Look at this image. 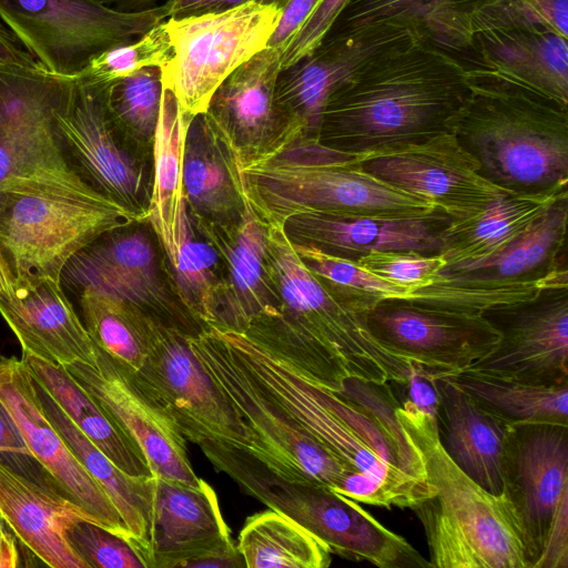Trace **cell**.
<instances>
[{
  "mask_svg": "<svg viewBox=\"0 0 568 568\" xmlns=\"http://www.w3.org/2000/svg\"><path fill=\"white\" fill-rule=\"evenodd\" d=\"M216 331L272 396L352 475L336 491L357 503L410 508L433 489L398 422L390 382L348 377L339 393L304 377L244 335Z\"/></svg>",
  "mask_w": 568,
  "mask_h": 568,
  "instance_id": "obj_1",
  "label": "cell"
},
{
  "mask_svg": "<svg viewBox=\"0 0 568 568\" xmlns=\"http://www.w3.org/2000/svg\"><path fill=\"white\" fill-rule=\"evenodd\" d=\"M470 85L460 59L428 40L381 51L328 98L323 145L358 156L452 132Z\"/></svg>",
  "mask_w": 568,
  "mask_h": 568,
  "instance_id": "obj_2",
  "label": "cell"
},
{
  "mask_svg": "<svg viewBox=\"0 0 568 568\" xmlns=\"http://www.w3.org/2000/svg\"><path fill=\"white\" fill-rule=\"evenodd\" d=\"M266 244L276 313L255 320L240 334L332 392L343 390L351 376L374 383L407 382L410 365L383 348L363 318L331 295L283 227H267Z\"/></svg>",
  "mask_w": 568,
  "mask_h": 568,
  "instance_id": "obj_3",
  "label": "cell"
},
{
  "mask_svg": "<svg viewBox=\"0 0 568 568\" xmlns=\"http://www.w3.org/2000/svg\"><path fill=\"white\" fill-rule=\"evenodd\" d=\"M467 78L470 93L452 133L479 175L516 195L568 194V105L509 83Z\"/></svg>",
  "mask_w": 568,
  "mask_h": 568,
  "instance_id": "obj_4",
  "label": "cell"
},
{
  "mask_svg": "<svg viewBox=\"0 0 568 568\" xmlns=\"http://www.w3.org/2000/svg\"><path fill=\"white\" fill-rule=\"evenodd\" d=\"M433 488L413 505L434 568H529L521 528L504 494L494 495L463 471L444 449L437 416L408 402L395 409Z\"/></svg>",
  "mask_w": 568,
  "mask_h": 568,
  "instance_id": "obj_5",
  "label": "cell"
},
{
  "mask_svg": "<svg viewBox=\"0 0 568 568\" xmlns=\"http://www.w3.org/2000/svg\"><path fill=\"white\" fill-rule=\"evenodd\" d=\"M237 166L247 209L267 227L306 212L407 219L438 209L361 171L354 155L301 134Z\"/></svg>",
  "mask_w": 568,
  "mask_h": 568,
  "instance_id": "obj_6",
  "label": "cell"
},
{
  "mask_svg": "<svg viewBox=\"0 0 568 568\" xmlns=\"http://www.w3.org/2000/svg\"><path fill=\"white\" fill-rule=\"evenodd\" d=\"M195 355L255 435L252 452L281 475L337 491L352 471L272 396L221 335L191 337Z\"/></svg>",
  "mask_w": 568,
  "mask_h": 568,
  "instance_id": "obj_7",
  "label": "cell"
},
{
  "mask_svg": "<svg viewBox=\"0 0 568 568\" xmlns=\"http://www.w3.org/2000/svg\"><path fill=\"white\" fill-rule=\"evenodd\" d=\"M166 18L165 3L124 12L98 0H0V19L21 45L48 72L67 79Z\"/></svg>",
  "mask_w": 568,
  "mask_h": 568,
  "instance_id": "obj_8",
  "label": "cell"
},
{
  "mask_svg": "<svg viewBox=\"0 0 568 568\" xmlns=\"http://www.w3.org/2000/svg\"><path fill=\"white\" fill-rule=\"evenodd\" d=\"M281 9L250 2L217 13L165 20L173 55L162 65L164 89L194 116L219 85L267 47Z\"/></svg>",
  "mask_w": 568,
  "mask_h": 568,
  "instance_id": "obj_9",
  "label": "cell"
},
{
  "mask_svg": "<svg viewBox=\"0 0 568 568\" xmlns=\"http://www.w3.org/2000/svg\"><path fill=\"white\" fill-rule=\"evenodd\" d=\"M190 339L154 320L144 363L131 369L138 385L185 440H214L254 452L253 430L204 368Z\"/></svg>",
  "mask_w": 568,
  "mask_h": 568,
  "instance_id": "obj_10",
  "label": "cell"
},
{
  "mask_svg": "<svg viewBox=\"0 0 568 568\" xmlns=\"http://www.w3.org/2000/svg\"><path fill=\"white\" fill-rule=\"evenodd\" d=\"M142 223L119 204L45 196L0 201V252L14 280L60 282L68 262L102 234Z\"/></svg>",
  "mask_w": 568,
  "mask_h": 568,
  "instance_id": "obj_11",
  "label": "cell"
},
{
  "mask_svg": "<svg viewBox=\"0 0 568 568\" xmlns=\"http://www.w3.org/2000/svg\"><path fill=\"white\" fill-rule=\"evenodd\" d=\"M469 77L517 85L568 105V41L518 12L508 0H484L469 14L459 58Z\"/></svg>",
  "mask_w": 568,
  "mask_h": 568,
  "instance_id": "obj_12",
  "label": "cell"
},
{
  "mask_svg": "<svg viewBox=\"0 0 568 568\" xmlns=\"http://www.w3.org/2000/svg\"><path fill=\"white\" fill-rule=\"evenodd\" d=\"M104 89L74 79L69 97L54 114V132L85 182L148 223L152 169L118 133L106 110Z\"/></svg>",
  "mask_w": 568,
  "mask_h": 568,
  "instance_id": "obj_13",
  "label": "cell"
},
{
  "mask_svg": "<svg viewBox=\"0 0 568 568\" xmlns=\"http://www.w3.org/2000/svg\"><path fill=\"white\" fill-rule=\"evenodd\" d=\"M387 352L433 378L467 369L490 352L499 333L481 314L433 307L409 298H384L363 315Z\"/></svg>",
  "mask_w": 568,
  "mask_h": 568,
  "instance_id": "obj_14",
  "label": "cell"
},
{
  "mask_svg": "<svg viewBox=\"0 0 568 568\" xmlns=\"http://www.w3.org/2000/svg\"><path fill=\"white\" fill-rule=\"evenodd\" d=\"M141 223L109 231L64 266L63 288L93 287L130 301L155 320L196 337L207 329L169 293L150 233Z\"/></svg>",
  "mask_w": 568,
  "mask_h": 568,
  "instance_id": "obj_15",
  "label": "cell"
},
{
  "mask_svg": "<svg viewBox=\"0 0 568 568\" xmlns=\"http://www.w3.org/2000/svg\"><path fill=\"white\" fill-rule=\"evenodd\" d=\"M480 314L499 341L465 371L540 385L568 382V284L544 287L531 298Z\"/></svg>",
  "mask_w": 568,
  "mask_h": 568,
  "instance_id": "obj_16",
  "label": "cell"
},
{
  "mask_svg": "<svg viewBox=\"0 0 568 568\" xmlns=\"http://www.w3.org/2000/svg\"><path fill=\"white\" fill-rule=\"evenodd\" d=\"M355 164L378 181L434 204L454 220L479 213L505 192L479 175L476 162L452 132L423 143L358 155Z\"/></svg>",
  "mask_w": 568,
  "mask_h": 568,
  "instance_id": "obj_17",
  "label": "cell"
},
{
  "mask_svg": "<svg viewBox=\"0 0 568 568\" xmlns=\"http://www.w3.org/2000/svg\"><path fill=\"white\" fill-rule=\"evenodd\" d=\"M503 494L523 531L534 568L560 506L568 501V426H511L503 456Z\"/></svg>",
  "mask_w": 568,
  "mask_h": 568,
  "instance_id": "obj_18",
  "label": "cell"
},
{
  "mask_svg": "<svg viewBox=\"0 0 568 568\" xmlns=\"http://www.w3.org/2000/svg\"><path fill=\"white\" fill-rule=\"evenodd\" d=\"M0 400L16 422L31 455L57 489L89 513L104 529L131 540L120 513L48 418L26 363L0 359Z\"/></svg>",
  "mask_w": 568,
  "mask_h": 568,
  "instance_id": "obj_19",
  "label": "cell"
},
{
  "mask_svg": "<svg viewBox=\"0 0 568 568\" xmlns=\"http://www.w3.org/2000/svg\"><path fill=\"white\" fill-rule=\"evenodd\" d=\"M64 368L139 447L154 476L194 486L201 483L187 458L186 440L141 389L130 368L98 345L93 364Z\"/></svg>",
  "mask_w": 568,
  "mask_h": 568,
  "instance_id": "obj_20",
  "label": "cell"
},
{
  "mask_svg": "<svg viewBox=\"0 0 568 568\" xmlns=\"http://www.w3.org/2000/svg\"><path fill=\"white\" fill-rule=\"evenodd\" d=\"M284 515L324 542L332 554L381 568L430 567L400 535L382 525L357 501L317 483L294 485Z\"/></svg>",
  "mask_w": 568,
  "mask_h": 568,
  "instance_id": "obj_21",
  "label": "cell"
},
{
  "mask_svg": "<svg viewBox=\"0 0 568 568\" xmlns=\"http://www.w3.org/2000/svg\"><path fill=\"white\" fill-rule=\"evenodd\" d=\"M568 194L555 199L519 239L488 258L447 265L439 276L524 301L541 288L568 284Z\"/></svg>",
  "mask_w": 568,
  "mask_h": 568,
  "instance_id": "obj_22",
  "label": "cell"
},
{
  "mask_svg": "<svg viewBox=\"0 0 568 568\" xmlns=\"http://www.w3.org/2000/svg\"><path fill=\"white\" fill-rule=\"evenodd\" d=\"M405 39L416 38L400 32L367 37L327 33L310 54L281 69L275 101L287 132L318 140L329 95L372 58Z\"/></svg>",
  "mask_w": 568,
  "mask_h": 568,
  "instance_id": "obj_23",
  "label": "cell"
},
{
  "mask_svg": "<svg viewBox=\"0 0 568 568\" xmlns=\"http://www.w3.org/2000/svg\"><path fill=\"white\" fill-rule=\"evenodd\" d=\"M281 55L273 47L258 51L219 85L203 113L237 164L266 154L288 134L275 101Z\"/></svg>",
  "mask_w": 568,
  "mask_h": 568,
  "instance_id": "obj_24",
  "label": "cell"
},
{
  "mask_svg": "<svg viewBox=\"0 0 568 568\" xmlns=\"http://www.w3.org/2000/svg\"><path fill=\"white\" fill-rule=\"evenodd\" d=\"M189 215L222 262L219 304L209 327L242 333L255 320L274 315L276 298L267 271V226L248 209L237 221L223 224Z\"/></svg>",
  "mask_w": 568,
  "mask_h": 568,
  "instance_id": "obj_25",
  "label": "cell"
},
{
  "mask_svg": "<svg viewBox=\"0 0 568 568\" xmlns=\"http://www.w3.org/2000/svg\"><path fill=\"white\" fill-rule=\"evenodd\" d=\"M453 220L440 209L427 215L407 219L306 212L291 216L282 227L294 245L310 246L357 262L362 256L376 251L440 254L444 234Z\"/></svg>",
  "mask_w": 568,
  "mask_h": 568,
  "instance_id": "obj_26",
  "label": "cell"
},
{
  "mask_svg": "<svg viewBox=\"0 0 568 568\" xmlns=\"http://www.w3.org/2000/svg\"><path fill=\"white\" fill-rule=\"evenodd\" d=\"M151 521L145 568L183 567L231 539L215 490L205 481L196 486L153 476Z\"/></svg>",
  "mask_w": 568,
  "mask_h": 568,
  "instance_id": "obj_27",
  "label": "cell"
},
{
  "mask_svg": "<svg viewBox=\"0 0 568 568\" xmlns=\"http://www.w3.org/2000/svg\"><path fill=\"white\" fill-rule=\"evenodd\" d=\"M0 315L22 354L62 367L95 361L97 345L61 282L14 280L10 291L0 293Z\"/></svg>",
  "mask_w": 568,
  "mask_h": 568,
  "instance_id": "obj_28",
  "label": "cell"
},
{
  "mask_svg": "<svg viewBox=\"0 0 568 568\" xmlns=\"http://www.w3.org/2000/svg\"><path fill=\"white\" fill-rule=\"evenodd\" d=\"M0 515L16 538L47 566L90 568L72 548L68 531L78 521L99 525L97 520L52 484L1 457Z\"/></svg>",
  "mask_w": 568,
  "mask_h": 568,
  "instance_id": "obj_29",
  "label": "cell"
},
{
  "mask_svg": "<svg viewBox=\"0 0 568 568\" xmlns=\"http://www.w3.org/2000/svg\"><path fill=\"white\" fill-rule=\"evenodd\" d=\"M484 0H349L328 33L365 37L407 33L460 58L468 48L469 14Z\"/></svg>",
  "mask_w": 568,
  "mask_h": 568,
  "instance_id": "obj_30",
  "label": "cell"
},
{
  "mask_svg": "<svg viewBox=\"0 0 568 568\" xmlns=\"http://www.w3.org/2000/svg\"><path fill=\"white\" fill-rule=\"evenodd\" d=\"M438 393L440 443L470 478L494 495L503 494V456L510 425L481 408L447 376L434 378Z\"/></svg>",
  "mask_w": 568,
  "mask_h": 568,
  "instance_id": "obj_31",
  "label": "cell"
},
{
  "mask_svg": "<svg viewBox=\"0 0 568 568\" xmlns=\"http://www.w3.org/2000/svg\"><path fill=\"white\" fill-rule=\"evenodd\" d=\"M182 172L186 209L193 216L223 224L237 221L247 210L237 158L203 113L194 115L186 130Z\"/></svg>",
  "mask_w": 568,
  "mask_h": 568,
  "instance_id": "obj_32",
  "label": "cell"
},
{
  "mask_svg": "<svg viewBox=\"0 0 568 568\" xmlns=\"http://www.w3.org/2000/svg\"><path fill=\"white\" fill-rule=\"evenodd\" d=\"M11 196L118 204L81 178L69 162L57 135L0 134V201Z\"/></svg>",
  "mask_w": 568,
  "mask_h": 568,
  "instance_id": "obj_33",
  "label": "cell"
},
{
  "mask_svg": "<svg viewBox=\"0 0 568 568\" xmlns=\"http://www.w3.org/2000/svg\"><path fill=\"white\" fill-rule=\"evenodd\" d=\"M174 94L164 89L152 148V193L148 223L171 268L179 253L186 202L183 190V146L192 120Z\"/></svg>",
  "mask_w": 568,
  "mask_h": 568,
  "instance_id": "obj_34",
  "label": "cell"
},
{
  "mask_svg": "<svg viewBox=\"0 0 568 568\" xmlns=\"http://www.w3.org/2000/svg\"><path fill=\"white\" fill-rule=\"evenodd\" d=\"M21 359L34 381L116 467L136 478L154 476L139 447L64 367L26 354Z\"/></svg>",
  "mask_w": 568,
  "mask_h": 568,
  "instance_id": "obj_35",
  "label": "cell"
},
{
  "mask_svg": "<svg viewBox=\"0 0 568 568\" xmlns=\"http://www.w3.org/2000/svg\"><path fill=\"white\" fill-rule=\"evenodd\" d=\"M36 385L48 418L79 462L109 496L129 528L131 535L130 545L142 559L148 544L151 521V488L149 478L129 476L116 467L72 423L51 395L37 382Z\"/></svg>",
  "mask_w": 568,
  "mask_h": 568,
  "instance_id": "obj_36",
  "label": "cell"
},
{
  "mask_svg": "<svg viewBox=\"0 0 568 568\" xmlns=\"http://www.w3.org/2000/svg\"><path fill=\"white\" fill-rule=\"evenodd\" d=\"M555 199L504 192L479 213L453 220L444 234L440 253L446 266L500 253L526 233Z\"/></svg>",
  "mask_w": 568,
  "mask_h": 568,
  "instance_id": "obj_37",
  "label": "cell"
},
{
  "mask_svg": "<svg viewBox=\"0 0 568 568\" xmlns=\"http://www.w3.org/2000/svg\"><path fill=\"white\" fill-rule=\"evenodd\" d=\"M447 377L481 408L510 426L524 424L568 426V382L559 385H540L470 371H463Z\"/></svg>",
  "mask_w": 568,
  "mask_h": 568,
  "instance_id": "obj_38",
  "label": "cell"
},
{
  "mask_svg": "<svg viewBox=\"0 0 568 568\" xmlns=\"http://www.w3.org/2000/svg\"><path fill=\"white\" fill-rule=\"evenodd\" d=\"M237 548L248 568H326L332 562L324 542L271 508L246 518Z\"/></svg>",
  "mask_w": 568,
  "mask_h": 568,
  "instance_id": "obj_39",
  "label": "cell"
},
{
  "mask_svg": "<svg viewBox=\"0 0 568 568\" xmlns=\"http://www.w3.org/2000/svg\"><path fill=\"white\" fill-rule=\"evenodd\" d=\"M79 293L82 321L95 345L128 368L140 369L155 318L113 294L93 287Z\"/></svg>",
  "mask_w": 568,
  "mask_h": 568,
  "instance_id": "obj_40",
  "label": "cell"
},
{
  "mask_svg": "<svg viewBox=\"0 0 568 568\" xmlns=\"http://www.w3.org/2000/svg\"><path fill=\"white\" fill-rule=\"evenodd\" d=\"M164 92L162 72L148 67L104 89L109 115L124 143L140 156H152Z\"/></svg>",
  "mask_w": 568,
  "mask_h": 568,
  "instance_id": "obj_41",
  "label": "cell"
},
{
  "mask_svg": "<svg viewBox=\"0 0 568 568\" xmlns=\"http://www.w3.org/2000/svg\"><path fill=\"white\" fill-rule=\"evenodd\" d=\"M174 296L206 328L212 324L222 287V262L192 222L187 209L174 265L169 268Z\"/></svg>",
  "mask_w": 568,
  "mask_h": 568,
  "instance_id": "obj_42",
  "label": "cell"
},
{
  "mask_svg": "<svg viewBox=\"0 0 568 568\" xmlns=\"http://www.w3.org/2000/svg\"><path fill=\"white\" fill-rule=\"evenodd\" d=\"M294 245V244H293ZM307 268L345 308L363 315L384 298H407L410 290L369 272L358 263L323 253L310 246L294 245Z\"/></svg>",
  "mask_w": 568,
  "mask_h": 568,
  "instance_id": "obj_43",
  "label": "cell"
},
{
  "mask_svg": "<svg viewBox=\"0 0 568 568\" xmlns=\"http://www.w3.org/2000/svg\"><path fill=\"white\" fill-rule=\"evenodd\" d=\"M173 55L165 20L138 40L114 45L95 55L74 79L88 84L109 85L148 67L161 68Z\"/></svg>",
  "mask_w": 568,
  "mask_h": 568,
  "instance_id": "obj_44",
  "label": "cell"
},
{
  "mask_svg": "<svg viewBox=\"0 0 568 568\" xmlns=\"http://www.w3.org/2000/svg\"><path fill=\"white\" fill-rule=\"evenodd\" d=\"M68 538L90 568H145L126 539L97 524L78 521L69 529Z\"/></svg>",
  "mask_w": 568,
  "mask_h": 568,
  "instance_id": "obj_45",
  "label": "cell"
},
{
  "mask_svg": "<svg viewBox=\"0 0 568 568\" xmlns=\"http://www.w3.org/2000/svg\"><path fill=\"white\" fill-rule=\"evenodd\" d=\"M356 263L410 291L430 284L446 266L442 254L425 255L415 251H376L362 256Z\"/></svg>",
  "mask_w": 568,
  "mask_h": 568,
  "instance_id": "obj_46",
  "label": "cell"
},
{
  "mask_svg": "<svg viewBox=\"0 0 568 568\" xmlns=\"http://www.w3.org/2000/svg\"><path fill=\"white\" fill-rule=\"evenodd\" d=\"M349 0H320L281 55L282 69L310 54L331 31Z\"/></svg>",
  "mask_w": 568,
  "mask_h": 568,
  "instance_id": "obj_47",
  "label": "cell"
},
{
  "mask_svg": "<svg viewBox=\"0 0 568 568\" xmlns=\"http://www.w3.org/2000/svg\"><path fill=\"white\" fill-rule=\"evenodd\" d=\"M529 20L568 39V0H508Z\"/></svg>",
  "mask_w": 568,
  "mask_h": 568,
  "instance_id": "obj_48",
  "label": "cell"
},
{
  "mask_svg": "<svg viewBox=\"0 0 568 568\" xmlns=\"http://www.w3.org/2000/svg\"><path fill=\"white\" fill-rule=\"evenodd\" d=\"M534 568H568V501L557 511Z\"/></svg>",
  "mask_w": 568,
  "mask_h": 568,
  "instance_id": "obj_49",
  "label": "cell"
},
{
  "mask_svg": "<svg viewBox=\"0 0 568 568\" xmlns=\"http://www.w3.org/2000/svg\"><path fill=\"white\" fill-rule=\"evenodd\" d=\"M286 1L287 0H169L165 7L168 10V19H180L223 12L250 2L275 6L282 9Z\"/></svg>",
  "mask_w": 568,
  "mask_h": 568,
  "instance_id": "obj_50",
  "label": "cell"
},
{
  "mask_svg": "<svg viewBox=\"0 0 568 568\" xmlns=\"http://www.w3.org/2000/svg\"><path fill=\"white\" fill-rule=\"evenodd\" d=\"M200 567L240 568L245 567V561L237 545H235L232 539H229L191 560L185 566V568Z\"/></svg>",
  "mask_w": 568,
  "mask_h": 568,
  "instance_id": "obj_51",
  "label": "cell"
},
{
  "mask_svg": "<svg viewBox=\"0 0 568 568\" xmlns=\"http://www.w3.org/2000/svg\"><path fill=\"white\" fill-rule=\"evenodd\" d=\"M0 453L9 454L13 457L32 456L29 452L22 435L8 412L7 407L0 400ZM33 457V456H32ZM34 458V457H33Z\"/></svg>",
  "mask_w": 568,
  "mask_h": 568,
  "instance_id": "obj_52",
  "label": "cell"
},
{
  "mask_svg": "<svg viewBox=\"0 0 568 568\" xmlns=\"http://www.w3.org/2000/svg\"><path fill=\"white\" fill-rule=\"evenodd\" d=\"M0 62L23 67H42L2 23H0Z\"/></svg>",
  "mask_w": 568,
  "mask_h": 568,
  "instance_id": "obj_53",
  "label": "cell"
},
{
  "mask_svg": "<svg viewBox=\"0 0 568 568\" xmlns=\"http://www.w3.org/2000/svg\"><path fill=\"white\" fill-rule=\"evenodd\" d=\"M19 566V555L14 534L6 528L0 536V568Z\"/></svg>",
  "mask_w": 568,
  "mask_h": 568,
  "instance_id": "obj_54",
  "label": "cell"
},
{
  "mask_svg": "<svg viewBox=\"0 0 568 568\" xmlns=\"http://www.w3.org/2000/svg\"><path fill=\"white\" fill-rule=\"evenodd\" d=\"M115 10L124 12L143 11L155 7L156 0H98Z\"/></svg>",
  "mask_w": 568,
  "mask_h": 568,
  "instance_id": "obj_55",
  "label": "cell"
},
{
  "mask_svg": "<svg viewBox=\"0 0 568 568\" xmlns=\"http://www.w3.org/2000/svg\"><path fill=\"white\" fill-rule=\"evenodd\" d=\"M14 276L11 273L2 253L0 252V293L11 290Z\"/></svg>",
  "mask_w": 568,
  "mask_h": 568,
  "instance_id": "obj_56",
  "label": "cell"
},
{
  "mask_svg": "<svg viewBox=\"0 0 568 568\" xmlns=\"http://www.w3.org/2000/svg\"><path fill=\"white\" fill-rule=\"evenodd\" d=\"M7 528V524L6 521L3 520L2 516L0 515V536L2 534V531Z\"/></svg>",
  "mask_w": 568,
  "mask_h": 568,
  "instance_id": "obj_57",
  "label": "cell"
}]
</instances>
